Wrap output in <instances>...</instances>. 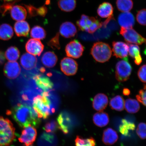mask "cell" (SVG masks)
I'll list each match as a JSON object with an SVG mask.
<instances>
[{
    "instance_id": "45",
    "label": "cell",
    "mask_w": 146,
    "mask_h": 146,
    "mask_svg": "<svg viewBox=\"0 0 146 146\" xmlns=\"http://www.w3.org/2000/svg\"><path fill=\"white\" fill-rule=\"evenodd\" d=\"M3 1L6 2H12L18 1V0H3Z\"/></svg>"
},
{
    "instance_id": "9",
    "label": "cell",
    "mask_w": 146,
    "mask_h": 146,
    "mask_svg": "<svg viewBox=\"0 0 146 146\" xmlns=\"http://www.w3.org/2000/svg\"><path fill=\"white\" fill-rule=\"evenodd\" d=\"M84 51V47L76 40L71 41L65 47L66 55L68 57L77 59L81 57Z\"/></svg>"
},
{
    "instance_id": "1",
    "label": "cell",
    "mask_w": 146,
    "mask_h": 146,
    "mask_svg": "<svg viewBox=\"0 0 146 146\" xmlns=\"http://www.w3.org/2000/svg\"><path fill=\"white\" fill-rule=\"evenodd\" d=\"M7 114L11 115L16 123L21 127L30 125L36 126L40 121L35 111L26 105L19 104L8 111Z\"/></svg>"
},
{
    "instance_id": "8",
    "label": "cell",
    "mask_w": 146,
    "mask_h": 146,
    "mask_svg": "<svg viewBox=\"0 0 146 146\" xmlns=\"http://www.w3.org/2000/svg\"><path fill=\"white\" fill-rule=\"evenodd\" d=\"M36 135L37 132L35 128L30 125L24 127L19 140L21 143L24 144L25 146H30L35 141Z\"/></svg>"
},
{
    "instance_id": "23",
    "label": "cell",
    "mask_w": 146,
    "mask_h": 146,
    "mask_svg": "<svg viewBox=\"0 0 146 146\" xmlns=\"http://www.w3.org/2000/svg\"><path fill=\"white\" fill-rule=\"evenodd\" d=\"M34 79L37 86L44 91L50 90L54 86L52 82L48 77L38 75L34 77Z\"/></svg>"
},
{
    "instance_id": "18",
    "label": "cell",
    "mask_w": 146,
    "mask_h": 146,
    "mask_svg": "<svg viewBox=\"0 0 146 146\" xmlns=\"http://www.w3.org/2000/svg\"><path fill=\"white\" fill-rule=\"evenodd\" d=\"M77 32L75 25L70 22H66L63 23L60 27V34L65 38L74 37Z\"/></svg>"
},
{
    "instance_id": "5",
    "label": "cell",
    "mask_w": 146,
    "mask_h": 146,
    "mask_svg": "<svg viewBox=\"0 0 146 146\" xmlns=\"http://www.w3.org/2000/svg\"><path fill=\"white\" fill-rule=\"evenodd\" d=\"M76 25L80 30L90 34L96 32L103 25L98 19L85 15H82L81 18L76 22Z\"/></svg>"
},
{
    "instance_id": "40",
    "label": "cell",
    "mask_w": 146,
    "mask_h": 146,
    "mask_svg": "<svg viewBox=\"0 0 146 146\" xmlns=\"http://www.w3.org/2000/svg\"><path fill=\"white\" fill-rule=\"evenodd\" d=\"M49 46L54 49H60V45L59 41V34L57 33L55 36L51 39L47 43Z\"/></svg>"
},
{
    "instance_id": "19",
    "label": "cell",
    "mask_w": 146,
    "mask_h": 146,
    "mask_svg": "<svg viewBox=\"0 0 146 146\" xmlns=\"http://www.w3.org/2000/svg\"><path fill=\"white\" fill-rule=\"evenodd\" d=\"M108 103L107 96L103 94H99L94 97L92 106L94 109L97 111H102L107 107Z\"/></svg>"
},
{
    "instance_id": "32",
    "label": "cell",
    "mask_w": 146,
    "mask_h": 146,
    "mask_svg": "<svg viewBox=\"0 0 146 146\" xmlns=\"http://www.w3.org/2000/svg\"><path fill=\"white\" fill-rule=\"evenodd\" d=\"M20 52L17 47L11 46L7 49L5 53V58L9 61L15 62L19 59Z\"/></svg>"
},
{
    "instance_id": "38",
    "label": "cell",
    "mask_w": 146,
    "mask_h": 146,
    "mask_svg": "<svg viewBox=\"0 0 146 146\" xmlns=\"http://www.w3.org/2000/svg\"><path fill=\"white\" fill-rule=\"evenodd\" d=\"M136 133L138 136L142 139L146 138V124L141 123L139 124L136 129Z\"/></svg>"
},
{
    "instance_id": "29",
    "label": "cell",
    "mask_w": 146,
    "mask_h": 146,
    "mask_svg": "<svg viewBox=\"0 0 146 146\" xmlns=\"http://www.w3.org/2000/svg\"><path fill=\"white\" fill-rule=\"evenodd\" d=\"M125 110L131 114L135 113L139 111L140 106L139 103L135 100L128 98L125 100Z\"/></svg>"
},
{
    "instance_id": "22",
    "label": "cell",
    "mask_w": 146,
    "mask_h": 146,
    "mask_svg": "<svg viewBox=\"0 0 146 146\" xmlns=\"http://www.w3.org/2000/svg\"><path fill=\"white\" fill-rule=\"evenodd\" d=\"M15 32L18 36H27L30 31V25L24 21H18L15 24Z\"/></svg>"
},
{
    "instance_id": "15",
    "label": "cell",
    "mask_w": 146,
    "mask_h": 146,
    "mask_svg": "<svg viewBox=\"0 0 146 146\" xmlns=\"http://www.w3.org/2000/svg\"><path fill=\"white\" fill-rule=\"evenodd\" d=\"M58 127L65 134L69 132L71 127V119L68 113L62 112L57 118Z\"/></svg>"
},
{
    "instance_id": "14",
    "label": "cell",
    "mask_w": 146,
    "mask_h": 146,
    "mask_svg": "<svg viewBox=\"0 0 146 146\" xmlns=\"http://www.w3.org/2000/svg\"><path fill=\"white\" fill-rule=\"evenodd\" d=\"M118 21L122 27L132 28L135 23L134 15L129 12H122L119 15Z\"/></svg>"
},
{
    "instance_id": "12",
    "label": "cell",
    "mask_w": 146,
    "mask_h": 146,
    "mask_svg": "<svg viewBox=\"0 0 146 146\" xmlns=\"http://www.w3.org/2000/svg\"><path fill=\"white\" fill-rule=\"evenodd\" d=\"M44 46L39 40L31 39L25 45L27 52L34 56H40L44 50Z\"/></svg>"
},
{
    "instance_id": "17",
    "label": "cell",
    "mask_w": 146,
    "mask_h": 146,
    "mask_svg": "<svg viewBox=\"0 0 146 146\" xmlns=\"http://www.w3.org/2000/svg\"><path fill=\"white\" fill-rule=\"evenodd\" d=\"M56 136L52 133H44L40 136L38 142L39 146H56L57 144Z\"/></svg>"
},
{
    "instance_id": "25",
    "label": "cell",
    "mask_w": 146,
    "mask_h": 146,
    "mask_svg": "<svg viewBox=\"0 0 146 146\" xmlns=\"http://www.w3.org/2000/svg\"><path fill=\"white\" fill-rule=\"evenodd\" d=\"M58 59L57 56L54 52H48L43 54L41 58V61L46 67L52 68L56 65Z\"/></svg>"
},
{
    "instance_id": "6",
    "label": "cell",
    "mask_w": 146,
    "mask_h": 146,
    "mask_svg": "<svg viewBox=\"0 0 146 146\" xmlns=\"http://www.w3.org/2000/svg\"><path fill=\"white\" fill-rule=\"evenodd\" d=\"M132 68L128 62L121 60L118 62L116 66L115 77L119 82L127 81L129 78Z\"/></svg>"
},
{
    "instance_id": "30",
    "label": "cell",
    "mask_w": 146,
    "mask_h": 146,
    "mask_svg": "<svg viewBox=\"0 0 146 146\" xmlns=\"http://www.w3.org/2000/svg\"><path fill=\"white\" fill-rule=\"evenodd\" d=\"M125 100L121 96H117L113 98L110 102V106L111 108L114 110L121 111L124 109Z\"/></svg>"
},
{
    "instance_id": "11",
    "label": "cell",
    "mask_w": 146,
    "mask_h": 146,
    "mask_svg": "<svg viewBox=\"0 0 146 146\" xmlns=\"http://www.w3.org/2000/svg\"><path fill=\"white\" fill-rule=\"evenodd\" d=\"M3 72L7 78L14 79L19 76L21 68L17 62L9 61L5 64Z\"/></svg>"
},
{
    "instance_id": "2",
    "label": "cell",
    "mask_w": 146,
    "mask_h": 146,
    "mask_svg": "<svg viewBox=\"0 0 146 146\" xmlns=\"http://www.w3.org/2000/svg\"><path fill=\"white\" fill-rule=\"evenodd\" d=\"M48 92L44 91L42 96H37L34 99L33 107L39 118L45 119L54 112V104L48 98Z\"/></svg>"
},
{
    "instance_id": "3",
    "label": "cell",
    "mask_w": 146,
    "mask_h": 146,
    "mask_svg": "<svg viewBox=\"0 0 146 146\" xmlns=\"http://www.w3.org/2000/svg\"><path fill=\"white\" fill-rule=\"evenodd\" d=\"M15 138L13 124L8 119L0 116V146H10Z\"/></svg>"
},
{
    "instance_id": "42",
    "label": "cell",
    "mask_w": 146,
    "mask_h": 146,
    "mask_svg": "<svg viewBox=\"0 0 146 146\" xmlns=\"http://www.w3.org/2000/svg\"><path fill=\"white\" fill-rule=\"evenodd\" d=\"M146 65H144L139 68L138 72L139 78L142 82L146 83Z\"/></svg>"
},
{
    "instance_id": "35",
    "label": "cell",
    "mask_w": 146,
    "mask_h": 146,
    "mask_svg": "<svg viewBox=\"0 0 146 146\" xmlns=\"http://www.w3.org/2000/svg\"><path fill=\"white\" fill-rule=\"evenodd\" d=\"M76 146H95L96 141L92 137L83 139L79 136L76 137Z\"/></svg>"
},
{
    "instance_id": "10",
    "label": "cell",
    "mask_w": 146,
    "mask_h": 146,
    "mask_svg": "<svg viewBox=\"0 0 146 146\" xmlns=\"http://www.w3.org/2000/svg\"><path fill=\"white\" fill-rule=\"evenodd\" d=\"M60 66L62 72L66 75H74L77 72L78 64L72 58L67 57L63 58L60 63Z\"/></svg>"
},
{
    "instance_id": "39",
    "label": "cell",
    "mask_w": 146,
    "mask_h": 146,
    "mask_svg": "<svg viewBox=\"0 0 146 146\" xmlns=\"http://www.w3.org/2000/svg\"><path fill=\"white\" fill-rule=\"evenodd\" d=\"M146 10L142 9L138 11L136 16V19L138 22L142 25H146Z\"/></svg>"
},
{
    "instance_id": "24",
    "label": "cell",
    "mask_w": 146,
    "mask_h": 146,
    "mask_svg": "<svg viewBox=\"0 0 146 146\" xmlns=\"http://www.w3.org/2000/svg\"><path fill=\"white\" fill-rule=\"evenodd\" d=\"M93 121L95 125L99 127H103L106 126L109 122L108 115L107 113L100 111L94 115Z\"/></svg>"
},
{
    "instance_id": "13",
    "label": "cell",
    "mask_w": 146,
    "mask_h": 146,
    "mask_svg": "<svg viewBox=\"0 0 146 146\" xmlns=\"http://www.w3.org/2000/svg\"><path fill=\"white\" fill-rule=\"evenodd\" d=\"M112 50L116 58H125L128 54L129 46L127 44L122 42L114 41L112 43Z\"/></svg>"
},
{
    "instance_id": "46",
    "label": "cell",
    "mask_w": 146,
    "mask_h": 146,
    "mask_svg": "<svg viewBox=\"0 0 146 146\" xmlns=\"http://www.w3.org/2000/svg\"><path fill=\"white\" fill-rule=\"evenodd\" d=\"M32 146V145H30V146Z\"/></svg>"
},
{
    "instance_id": "7",
    "label": "cell",
    "mask_w": 146,
    "mask_h": 146,
    "mask_svg": "<svg viewBox=\"0 0 146 146\" xmlns=\"http://www.w3.org/2000/svg\"><path fill=\"white\" fill-rule=\"evenodd\" d=\"M120 32L127 43L141 45L146 42L145 38L133 28H125L121 27Z\"/></svg>"
},
{
    "instance_id": "33",
    "label": "cell",
    "mask_w": 146,
    "mask_h": 146,
    "mask_svg": "<svg viewBox=\"0 0 146 146\" xmlns=\"http://www.w3.org/2000/svg\"><path fill=\"white\" fill-rule=\"evenodd\" d=\"M116 3L118 10L122 12H129L133 6L132 0H117Z\"/></svg>"
},
{
    "instance_id": "20",
    "label": "cell",
    "mask_w": 146,
    "mask_h": 146,
    "mask_svg": "<svg viewBox=\"0 0 146 146\" xmlns=\"http://www.w3.org/2000/svg\"><path fill=\"white\" fill-rule=\"evenodd\" d=\"M118 135L115 131L111 128H108L104 131L102 141L106 145H114L117 141Z\"/></svg>"
},
{
    "instance_id": "21",
    "label": "cell",
    "mask_w": 146,
    "mask_h": 146,
    "mask_svg": "<svg viewBox=\"0 0 146 146\" xmlns=\"http://www.w3.org/2000/svg\"><path fill=\"white\" fill-rule=\"evenodd\" d=\"M10 14L12 19L17 21H24L27 16V11L24 7L15 5L11 8Z\"/></svg>"
},
{
    "instance_id": "43",
    "label": "cell",
    "mask_w": 146,
    "mask_h": 146,
    "mask_svg": "<svg viewBox=\"0 0 146 146\" xmlns=\"http://www.w3.org/2000/svg\"><path fill=\"white\" fill-rule=\"evenodd\" d=\"M5 56L3 51H0V65H3L5 61Z\"/></svg>"
},
{
    "instance_id": "41",
    "label": "cell",
    "mask_w": 146,
    "mask_h": 146,
    "mask_svg": "<svg viewBox=\"0 0 146 146\" xmlns=\"http://www.w3.org/2000/svg\"><path fill=\"white\" fill-rule=\"evenodd\" d=\"M146 86L145 85V88L140 90L139 91V94L136 96L137 99L138 101L145 106H146Z\"/></svg>"
},
{
    "instance_id": "34",
    "label": "cell",
    "mask_w": 146,
    "mask_h": 146,
    "mask_svg": "<svg viewBox=\"0 0 146 146\" xmlns=\"http://www.w3.org/2000/svg\"><path fill=\"white\" fill-rule=\"evenodd\" d=\"M31 36L34 39L43 40L46 36V32L42 27L36 25L33 27L31 30Z\"/></svg>"
},
{
    "instance_id": "4",
    "label": "cell",
    "mask_w": 146,
    "mask_h": 146,
    "mask_svg": "<svg viewBox=\"0 0 146 146\" xmlns=\"http://www.w3.org/2000/svg\"><path fill=\"white\" fill-rule=\"evenodd\" d=\"M91 54L96 61L104 63L110 59L112 51L109 45L103 42L94 43L91 49Z\"/></svg>"
},
{
    "instance_id": "16",
    "label": "cell",
    "mask_w": 146,
    "mask_h": 146,
    "mask_svg": "<svg viewBox=\"0 0 146 146\" xmlns=\"http://www.w3.org/2000/svg\"><path fill=\"white\" fill-rule=\"evenodd\" d=\"M20 61L24 68L27 70H30L36 66L37 60L33 55L25 53L21 56Z\"/></svg>"
},
{
    "instance_id": "28",
    "label": "cell",
    "mask_w": 146,
    "mask_h": 146,
    "mask_svg": "<svg viewBox=\"0 0 146 146\" xmlns=\"http://www.w3.org/2000/svg\"><path fill=\"white\" fill-rule=\"evenodd\" d=\"M13 29L10 25L3 24L0 26V39L3 40H8L13 36Z\"/></svg>"
},
{
    "instance_id": "36",
    "label": "cell",
    "mask_w": 146,
    "mask_h": 146,
    "mask_svg": "<svg viewBox=\"0 0 146 146\" xmlns=\"http://www.w3.org/2000/svg\"><path fill=\"white\" fill-rule=\"evenodd\" d=\"M123 125L120 127V131L122 134L126 135L128 134V131L130 130H134L135 129V125L134 124L128 123L126 120H123Z\"/></svg>"
},
{
    "instance_id": "44",
    "label": "cell",
    "mask_w": 146,
    "mask_h": 146,
    "mask_svg": "<svg viewBox=\"0 0 146 146\" xmlns=\"http://www.w3.org/2000/svg\"><path fill=\"white\" fill-rule=\"evenodd\" d=\"M123 93L124 95L129 96L130 94V91L129 89L125 88L123 89Z\"/></svg>"
},
{
    "instance_id": "26",
    "label": "cell",
    "mask_w": 146,
    "mask_h": 146,
    "mask_svg": "<svg viewBox=\"0 0 146 146\" xmlns=\"http://www.w3.org/2000/svg\"><path fill=\"white\" fill-rule=\"evenodd\" d=\"M113 8L109 3L105 2L100 5L97 10L98 15L103 18L109 17L112 16Z\"/></svg>"
},
{
    "instance_id": "31",
    "label": "cell",
    "mask_w": 146,
    "mask_h": 146,
    "mask_svg": "<svg viewBox=\"0 0 146 146\" xmlns=\"http://www.w3.org/2000/svg\"><path fill=\"white\" fill-rule=\"evenodd\" d=\"M58 5L61 10L66 12H71L76 8V0H59Z\"/></svg>"
},
{
    "instance_id": "27",
    "label": "cell",
    "mask_w": 146,
    "mask_h": 146,
    "mask_svg": "<svg viewBox=\"0 0 146 146\" xmlns=\"http://www.w3.org/2000/svg\"><path fill=\"white\" fill-rule=\"evenodd\" d=\"M129 46L128 53L135 59L134 62L137 65H139L142 62V58L140 54V48L138 45L127 43Z\"/></svg>"
},
{
    "instance_id": "37",
    "label": "cell",
    "mask_w": 146,
    "mask_h": 146,
    "mask_svg": "<svg viewBox=\"0 0 146 146\" xmlns=\"http://www.w3.org/2000/svg\"><path fill=\"white\" fill-rule=\"evenodd\" d=\"M57 122L54 120H51L45 124L43 128L47 133H54L58 128Z\"/></svg>"
}]
</instances>
